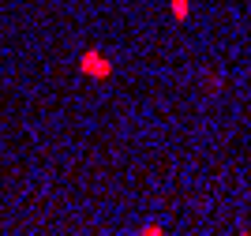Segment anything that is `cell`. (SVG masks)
Here are the masks:
<instances>
[{
	"label": "cell",
	"instance_id": "1",
	"mask_svg": "<svg viewBox=\"0 0 251 236\" xmlns=\"http://www.w3.org/2000/svg\"><path fill=\"white\" fill-rule=\"evenodd\" d=\"M79 72L86 75V79H98V82H105V79H113V72H116V64L105 56L101 49H83L79 52Z\"/></svg>",
	"mask_w": 251,
	"mask_h": 236
},
{
	"label": "cell",
	"instance_id": "4",
	"mask_svg": "<svg viewBox=\"0 0 251 236\" xmlns=\"http://www.w3.org/2000/svg\"><path fill=\"white\" fill-rule=\"evenodd\" d=\"M248 72H251V68H248Z\"/></svg>",
	"mask_w": 251,
	"mask_h": 236
},
{
	"label": "cell",
	"instance_id": "2",
	"mask_svg": "<svg viewBox=\"0 0 251 236\" xmlns=\"http://www.w3.org/2000/svg\"><path fill=\"white\" fill-rule=\"evenodd\" d=\"M169 11H173V19H176V23L191 19V0H169Z\"/></svg>",
	"mask_w": 251,
	"mask_h": 236
},
{
	"label": "cell",
	"instance_id": "3",
	"mask_svg": "<svg viewBox=\"0 0 251 236\" xmlns=\"http://www.w3.org/2000/svg\"><path fill=\"white\" fill-rule=\"evenodd\" d=\"M139 233H143V236H161V233H165V229H161V225H143V229H139Z\"/></svg>",
	"mask_w": 251,
	"mask_h": 236
}]
</instances>
